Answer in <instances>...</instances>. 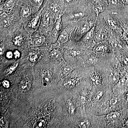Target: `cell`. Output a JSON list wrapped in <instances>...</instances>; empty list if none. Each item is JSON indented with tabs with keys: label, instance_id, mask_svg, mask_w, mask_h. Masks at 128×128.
<instances>
[{
	"label": "cell",
	"instance_id": "2",
	"mask_svg": "<svg viewBox=\"0 0 128 128\" xmlns=\"http://www.w3.org/2000/svg\"><path fill=\"white\" fill-rule=\"evenodd\" d=\"M92 9L96 14V22L98 15L105 10V6L103 3L100 0H94L93 2Z\"/></svg>",
	"mask_w": 128,
	"mask_h": 128
},
{
	"label": "cell",
	"instance_id": "29",
	"mask_svg": "<svg viewBox=\"0 0 128 128\" xmlns=\"http://www.w3.org/2000/svg\"><path fill=\"white\" fill-rule=\"evenodd\" d=\"M44 77H48L50 78V79L52 78V73L50 70H47L45 71L44 73Z\"/></svg>",
	"mask_w": 128,
	"mask_h": 128
},
{
	"label": "cell",
	"instance_id": "9",
	"mask_svg": "<svg viewBox=\"0 0 128 128\" xmlns=\"http://www.w3.org/2000/svg\"><path fill=\"white\" fill-rule=\"evenodd\" d=\"M16 0H6L3 5V7L6 10L12 9L14 7Z\"/></svg>",
	"mask_w": 128,
	"mask_h": 128
},
{
	"label": "cell",
	"instance_id": "32",
	"mask_svg": "<svg viewBox=\"0 0 128 128\" xmlns=\"http://www.w3.org/2000/svg\"><path fill=\"white\" fill-rule=\"evenodd\" d=\"M123 36L124 39L126 41L128 40V29H125L124 30L123 32Z\"/></svg>",
	"mask_w": 128,
	"mask_h": 128
},
{
	"label": "cell",
	"instance_id": "30",
	"mask_svg": "<svg viewBox=\"0 0 128 128\" xmlns=\"http://www.w3.org/2000/svg\"><path fill=\"white\" fill-rule=\"evenodd\" d=\"M6 56L8 59H11L14 57V54L12 51H9L6 52Z\"/></svg>",
	"mask_w": 128,
	"mask_h": 128
},
{
	"label": "cell",
	"instance_id": "17",
	"mask_svg": "<svg viewBox=\"0 0 128 128\" xmlns=\"http://www.w3.org/2000/svg\"><path fill=\"white\" fill-rule=\"evenodd\" d=\"M45 41V38L43 36H39L36 38L35 40V43L38 46L42 45Z\"/></svg>",
	"mask_w": 128,
	"mask_h": 128
},
{
	"label": "cell",
	"instance_id": "31",
	"mask_svg": "<svg viewBox=\"0 0 128 128\" xmlns=\"http://www.w3.org/2000/svg\"><path fill=\"white\" fill-rule=\"evenodd\" d=\"M13 54H14V57L16 59L20 58V53L18 50H15L13 53Z\"/></svg>",
	"mask_w": 128,
	"mask_h": 128
},
{
	"label": "cell",
	"instance_id": "10",
	"mask_svg": "<svg viewBox=\"0 0 128 128\" xmlns=\"http://www.w3.org/2000/svg\"><path fill=\"white\" fill-rule=\"evenodd\" d=\"M44 20L45 24L46 25H50L52 22V18L50 13L46 11L44 16Z\"/></svg>",
	"mask_w": 128,
	"mask_h": 128
},
{
	"label": "cell",
	"instance_id": "12",
	"mask_svg": "<svg viewBox=\"0 0 128 128\" xmlns=\"http://www.w3.org/2000/svg\"><path fill=\"white\" fill-rule=\"evenodd\" d=\"M50 55L53 58L57 60H61L62 58L61 53L60 52V51L57 50H53L51 52Z\"/></svg>",
	"mask_w": 128,
	"mask_h": 128
},
{
	"label": "cell",
	"instance_id": "38",
	"mask_svg": "<svg viewBox=\"0 0 128 128\" xmlns=\"http://www.w3.org/2000/svg\"><path fill=\"white\" fill-rule=\"evenodd\" d=\"M44 123L43 121H40L38 124V126L39 128H42L44 125Z\"/></svg>",
	"mask_w": 128,
	"mask_h": 128
},
{
	"label": "cell",
	"instance_id": "5",
	"mask_svg": "<svg viewBox=\"0 0 128 128\" xmlns=\"http://www.w3.org/2000/svg\"><path fill=\"white\" fill-rule=\"evenodd\" d=\"M42 9H41L38 12V15L30 22V26L32 28H34V29L36 28L39 25L40 22L41 11H42Z\"/></svg>",
	"mask_w": 128,
	"mask_h": 128
},
{
	"label": "cell",
	"instance_id": "35",
	"mask_svg": "<svg viewBox=\"0 0 128 128\" xmlns=\"http://www.w3.org/2000/svg\"><path fill=\"white\" fill-rule=\"evenodd\" d=\"M103 92L100 91L98 92L97 94H96V100H98L100 99L101 97L103 95Z\"/></svg>",
	"mask_w": 128,
	"mask_h": 128
},
{
	"label": "cell",
	"instance_id": "44",
	"mask_svg": "<svg viewBox=\"0 0 128 128\" xmlns=\"http://www.w3.org/2000/svg\"><path fill=\"white\" fill-rule=\"evenodd\" d=\"M80 0V1H82V0Z\"/></svg>",
	"mask_w": 128,
	"mask_h": 128
},
{
	"label": "cell",
	"instance_id": "42",
	"mask_svg": "<svg viewBox=\"0 0 128 128\" xmlns=\"http://www.w3.org/2000/svg\"><path fill=\"white\" fill-rule=\"evenodd\" d=\"M127 43L128 44V41H127Z\"/></svg>",
	"mask_w": 128,
	"mask_h": 128
},
{
	"label": "cell",
	"instance_id": "15",
	"mask_svg": "<svg viewBox=\"0 0 128 128\" xmlns=\"http://www.w3.org/2000/svg\"><path fill=\"white\" fill-rule=\"evenodd\" d=\"M30 9L26 6H22L21 10V15L23 17L27 18L30 16Z\"/></svg>",
	"mask_w": 128,
	"mask_h": 128
},
{
	"label": "cell",
	"instance_id": "3",
	"mask_svg": "<svg viewBox=\"0 0 128 128\" xmlns=\"http://www.w3.org/2000/svg\"><path fill=\"white\" fill-rule=\"evenodd\" d=\"M89 21L85 20L82 21L80 23V32L83 34H86L89 32L92 28L91 27Z\"/></svg>",
	"mask_w": 128,
	"mask_h": 128
},
{
	"label": "cell",
	"instance_id": "7",
	"mask_svg": "<svg viewBox=\"0 0 128 128\" xmlns=\"http://www.w3.org/2000/svg\"><path fill=\"white\" fill-rule=\"evenodd\" d=\"M95 41L98 42L107 40L108 39V35L104 32H98L94 36Z\"/></svg>",
	"mask_w": 128,
	"mask_h": 128
},
{
	"label": "cell",
	"instance_id": "40",
	"mask_svg": "<svg viewBox=\"0 0 128 128\" xmlns=\"http://www.w3.org/2000/svg\"><path fill=\"white\" fill-rule=\"evenodd\" d=\"M123 4H128V0H121Z\"/></svg>",
	"mask_w": 128,
	"mask_h": 128
},
{
	"label": "cell",
	"instance_id": "25",
	"mask_svg": "<svg viewBox=\"0 0 128 128\" xmlns=\"http://www.w3.org/2000/svg\"><path fill=\"white\" fill-rule=\"evenodd\" d=\"M73 70V69L71 68V66H64V68L62 69V72L63 74L65 76L67 75L70 74V72Z\"/></svg>",
	"mask_w": 128,
	"mask_h": 128
},
{
	"label": "cell",
	"instance_id": "22",
	"mask_svg": "<svg viewBox=\"0 0 128 128\" xmlns=\"http://www.w3.org/2000/svg\"><path fill=\"white\" fill-rule=\"evenodd\" d=\"M85 16V12H76L73 13L72 16L76 19H80L83 18Z\"/></svg>",
	"mask_w": 128,
	"mask_h": 128
},
{
	"label": "cell",
	"instance_id": "39",
	"mask_svg": "<svg viewBox=\"0 0 128 128\" xmlns=\"http://www.w3.org/2000/svg\"><path fill=\"white\" fill-rule=\"evenodd\" d=\"M112 80L114 81L113 82H116V76L114 75H113L112 76Z\"/></svg>",
	"mask_w": 128,
	"mask_h": 128
},
{
	"label": "cell",
	"instance_id": "4",
	"mask_svg": "<svg viewBox=\"0 0 128 128\" xmlns=\"http://www.w3.org/2000/svg\"><path fill=\"white\" fill-rule=\"evenodd\" d=\"M0 25L2 27L7 28L10 26L9 16L6 13L4 12L0 15Z\"/></svg>",
	"mask_w": 128,
	"mask_h": 128
},
{
	"label": "cell",
	"instance_id": "8",
	"mask_svg": "<svg viewBox=\"0 0 128 128\" xmlns=\"http://www.w3.org/2000/svg\"><path fill=\"white\" fill-rule=\"evenodd\" d=\"M68 38L69 34L68 33L65 31H63L60 34L58 41L61 44H64L68 41Z\"/></svg>",
	"mask_w": 128,
	"mask_h": 128
},
{
	"label": "cell",
	"instance_id": "23",
	"mask_svg": "<svg viewBox=\"0 0 128 128\" xmlns=\"http://www.w3.org/2000/svg\"><path fill=\"white\" fill-rule=\"evenodd\" d=\"M90 124V122L88 120H84L80 122L79 126L80 128H88Z\"/></svg>",
	"mask_w": 128,
	"mask_h": 128
},
{
	"label": "cell",
	"instance_id": "26",
	"mask_svg": "<svg viewBox=\"0 0 128 128\" xmlns=\"http://www.w3.org/2000/svg\"><path fill=\"white\" fill-rule=\"evenodd\" d=\"M18 66V64H15L12 65V66H10L9 68L8 69L7 75L10 74L12 73V72L15 70Z\"/></svg>",
	"mask_w": 128,
	"mask_h": 128
},
{
	"label": "cell",
	"instance_id": "33",
	"mask_svg": "<svg viewBox=\"0 0 128 128\" xmlns=\"http://www.w3.org/2000/svg\"><path fill=\"white\" fill-rule=\"evenodd\" d=\"M2 83L3 86L6 88H9L10 86V83H9V82L7 80H4Z\"/></svg>",
	"mask_w": 128,
	"mask_h": 128
},
{
	"label": "cell",
	"instance_id": "6",
	"mask_svg": "<svg viewBox=\"0 0 128 128\" xmlns=\"http://www.w3.org/2000/svg\"><path fill=\"white\" fill-rule=\"evenodd\" d=\"M96 22L95 21L94 26L92 27L91 30L85 34L84 37L83 39V41L85 42H89L91 41L92 40V39L94 36L95 27H96Z\"/></svg>",
	"mask_w": 128,
	"mask_h": 128
},
{
	"label": "cell",
	"instance_id": "11",
	"mask_svg": "<svg viewBox=\"0 0 128 128\" xmlns=\"http://www.w3.org/2000/svg\"><path fill=\"white\" fill-rule=\"evenodd\" d=\"M107 49V48L106 45L103 44H100L98 45L95 48V51L98 54H105L106 52Z\"/></svg>",
	"mask_w": 128,
	"mask_h": 128
},
{
	"label": "cell",
	"instance_id": "36",
	"mask_svg": "<svg viewBox=\"0 0 128 128\" xmlns=\"http://www.w3.org/2000/svg\"><path fill=\"white\" fill-rule=\"evenodd\" d=\"M110 4L116 5L118 4V0H108Z\"/></svg>",
	"mask_w": 128,
	"mask_h": 128
},
{
	"label": "cell",
	"instance_id": "14",
	"mask_svg": "<svg viewBox=\"0 0 128 128\" xmlns=\"http://www.w3.org/2000/svg\"><path fill=\"white\" fill-rule=\"evenodd\" d=\"M119 113L117 112H114L108 114L106 118L109 121H114L118 119L120 116Z\"/></svg>",
	"mask_w": 128,
	"mask_h": 128
},
{
	"label": "cell",
	"instance_id": "1",
	"mask_svg": "<svg viewBox=\"0 0 128 128\" xmlns=\"http://www.w3.org/2000/svg\"><path fill=\"white\" fill-rule=\"evenodd\" d=\"M105 22L108 26L114 31L120 30V27L116 21L108 14H106L104 16Z\"/></svg>",
	"mask_w": 128,
	"mask_h": 128
},
{
	"label": "cell",
	"instance_id": "43",
	"mask_svg": "<svg viewBox=\"0 0 128 128\" xmlns=\"http://www.w3.org/2000/svg\"><path fill=\"white\" fill-rule=\"evenodd\" d=\"M1 1H3L5 0H0Z\"/></svg>",
	"mask_w": 128,
	"mask_h": 128
},
{
	"label": "cell",
	"instance_id": "24",
	"mask_svg": "<svg viewBox=\"0 0 128 128\" xmlns=\"http://www.w3.org/2000/svg\"><path fill=\"white\" fill-rule=\"evenodd\" d=\"M68 106L70 113L72 114H74L75 110V108L74 106L73 105V103L70 100L68 101Z\"/></svg>",
	"mask_w": 128,
	"mask_h": 128
},
{
	"label": "cell",
	"instance_id": "21",
	"mask_svg": "<svg viewBox=\"0 0 128 128\" xmlns=\"http://www.w3.org/2000/svg\"><path fill=\"white\" fill-rule=\"evenodd\" d=\"M22 41L23 40L22 37L20 35L17 36L13 40L14 44L18 46H20L22 43Z\"/></svg>",
	"mask_w": 128,
	"mask_h": 128
},
{
	"label": "cell",
	"instance_id": "16",
	"mask_svg": "<svg viewBox=\"0 0 128 128\" xmlns=\"http://www.w3.org/2000/svg\"><path fill=\"white\" fill-rule=\"evenodd\" d=\"M76 85L75 80L70 79L64 83V85L65 87L67 89H71L73 88Z\"/></svg>",
	"mask_w": 128,
	"mask_h": 128
},
{
	"label": "cell",
	"instance_id": "18",
	"mask_svg": "<svg viewBox=\"0 0 128 128\" xmlns=\"http://www.w3.org/2000/svg\"><path fill=\"white\" fill-rule=\"evenodd\" d=\"M110 41L113 48H122V46H121V44H119L118 41L116 40V39L113 37L111 38Z\"/></svg>",
	"mask_w": 128,
	"mask_h": 128
},
{
	"label": "cell",
	"instance_id": "19",
	"mask_svg": "<svg viewBox=\"0 0 128 128\" xmlns=\"http://www.w3.org/2000/svg\"><path fill=\"white\" fill-rule=\"evenodd\" d=\"M62 14H60L56 20L55 24V28L58 31L61 30L62 28V23H61V17Z\"/></svg>",
	"mask_w": 128,
	"mask_h": 128
},
{
	"label": "cell",
	"instance_id": "34",
	"mask_svg": "<svg viewBox=\"0 0 128 128\" xmlns=\"http://www.w3.org/2000/svg\"><path fill=\"white\" fill-rule=\"evenodd\" d=\"M35 4L38 6H40L42 5L44 0H32Z\"/></svg>",
	"mask_w": 128,
	"mask_h": 128
},
{
	"label": "cell",
	"instance_id": "27",
	"mask_svg": "<svg viewBox=\"0 0 128 128\" xmlns=\"http://www.w3.org/2000/svg\"><path fill=\"white\" fill-rule=\"evenodd\" d=\"M50 10L53 13L56 14L59 12V9L57 7L56 4H52L50 5Z\"/></svg>",
	"mask_w": 128,
	"mask_h": 128
},
{
	"label": "cell",
	"instance_id": "13",
	"mask_svg": "<svg viewBox=\"0 0 128 128\" xmlns=\"http://www.w3.org/2000/svg\"><path fill=\"white\" fill-rule=\"evenodd\" d=\"M31 88V84L29 82H25L21 84L19 86V90L22 92H25L29 90Z\"/></svg>",
	"mask_w": 128,
	"mask_h": 128
},
{
	"label": "cell",
	"instance_id": "20",
	"mask_svg": "<svg viewBox=\"0 0 128 128\" xmlns=\"http://www.w3.org/2000/svg\"><path fill=\"white\" fill-rule=\"evenodd\" d=\"M98 62V59L94 56H91L88 57L87 60V63L89 65H94Z\"/></svg>",
	"mask_w": 128,
	"mask_h": 128
},
{
	"label": "cell",
	"instance_id": "37",
	"mask_svg": "<svg viewBox=\"0 0 128 128\" xmlns=\"http://www.w3.org/2000/svg\"><path fill=\"white\" fill-rule=\"evenodd\" d=\"M4 52V46L2 44H0V54L2 55Z\"/></svg>",
	"mask_w": 128,
	"mask_h": 128
},
{
	"label": "cell",
	"instance_id": "28",
	"mask_svg": "<svg viewBox=\"0 0 128 128\" xmlns=\"http://www.w3.org/2000/svg\"><path fill=\"white\" fill-rule=\"evenodd\" d=\"M38 57L36 54H32L30 55L29 59L31 62H35L38 59Z\"/></svg>",
	"mask_w": 128,
	"mask_h": 128
},
{
	"label": "cell",
	"instance_id": "41",
	"mask_svg": "<svg viewBox=\"0 0 128 128\" xmlns=\"http://www.w3.org/2000/svg\"><path fill=\"white\" fill-rule=\"evenodd\" d=\"M71 0H66V2H70L71 1Z\"/></svg>",
	"mask_w": 128,
	"mask_h": 128
}]
</instances>
